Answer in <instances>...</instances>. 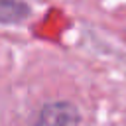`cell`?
<instances>
[{
    "label": "cell",
    "mask_w": 126,
    "mask_h": 126,
    "mask_svg": "<svg viewBox=\"0 0 126 126\" xmlns=\"http://www.w3.org/2000/svg\"><path fill=\"white\" fill-rule=\"evenodd\" d=\"M35 126H79V112L69 102H51L43 106Z\"/></svg>",
    "instance_id": "6da1fadb"
}]
</instances>
